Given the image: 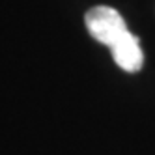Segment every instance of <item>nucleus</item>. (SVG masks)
<instances>
[{
  "label": "nucleus",
  "instance_id": "1",
  "mask_svg": "<svg viewBox=\"0 0 155 155\" xmlns=\"http://www.w3.org/2000/svg\"><path fill=\"white\" fill-rule=\"evenodd\" d=\"M86 28L94 39L112 51L116 64L124 71L135 73L142 68L144 54L140 41L125 26V21L114 8L95 6L86 13Z\"/></svg>",
  "mask_w": 155,
  "mask_h": 155
}]
</instances>
